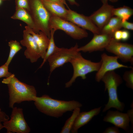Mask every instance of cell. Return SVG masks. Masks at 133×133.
<instances>
[{"instance_id": "9", "label": "cell", "mask_w": 133, "mask_h": 133, "mask_svg": "<svg viewBox=\"0 0 133 133\" xmlns=\"http://www.w3.org/2000/svg\"><path fill=\"white\" fill-rule=\"evenodd\" d=\"M105 49L107 51L115 54L122 61L133 64V45L117 41L113 37Z\"/></svg>"}, {"instance_id": "10", "label": "cell", "mask_w": 133, "mask_h": 133, "mask_svg": "<svg viewBox=\"0 0 133 133\" xmlns=\"http://www.w3.org/2000/svg\"><path fill=\"white\" fill-rule=\"evenodd\" d=\"M64 19L72 22L84 29L91 31L94 34L101 33L100 30L92 22L89 17L78 13L69 7Z\"/></svg>"}, {"instance_id": "34", "label": "cell", "mask_w": 133, "mask_h": 133, "mask_svg": "<svg viewBox=\"0 0 133 133\" xmlns=\"http://www.w3.org/2000/svg\"><path fill=\"white\" fill-rule=\"evenodd\" d=\"M70 4L72 5H75L79 6V4L77 3L75 0H67Z\"/></svg>"}, {"instance_id": "22", "label": "cell", "mask_w": 133, "mask_h": 133, "mask_svg": "<svg viewBox=\"0 0 133 133\" xmlns=\"http://www.w3.org/2000/svg\"><path fill=\"white\" fill-rule=\"evenodd\" d=\"M50 30V36L49 45L43 61L39 68H41L47 61L48 57L57 51L60 48L56 45L54 40V35L55 31L53 29H51Z\"/></svg>"}, {"instance_id": "20", "label": "cell", "mask_w": 133, "mask_h": 133, "mask_svg": "<svg viewBox=\"0 0 133 133\" xmlns=\"http://www.w3.org/2000/svg\"><path fill=\"white\" fill-rule=\"evenodd\" d=\"M121 19L118 17L113 16L100 30L101 33L111 35L122 28Z\"/></svg>"}, {"instance_id": "26", "label": "cell", "mask_w": 133, "mask_h": 133, "mask_svg": "<svg viewBox=\"0 0 133 133\" xmlns=\"http://www.w3.org/2000/svg\"><path fill=\"white\" fill-rule=\"evenodd\" d=\"M15 2L16 9L22 8L29 11L28 0H16Z\"/></svg>"}, {"instance_id": "27", "label": "cell", "mask_w": 133, "mask_h": 133, "mask_svg": "<svg viewBox=\"0 0 133 133\" xmlns=\"http://www.w3.org/2000/svg\"><path fill=\"white\" fill-rule=\"evenodd\" d=\"M9 66L5 63L0 66V78L2 77L7 78L12 73L8 71Z\"/></svg>"}, {"instance_id": "38", "label": "cell", "mask_w": 133, "mask_h": 133, "mask_svg": "<svg viewBox=\"0 0 133 133\" xmlns=\"http://www.w3.org/2000/svg\"><path fill=\"white\" fill-rule=\"evenodd\" d=\"M2 1V0H0V4L1 3V1Z\"/></svg>"}, {"instance_id": "3", "label": "cell", "mask_w": 133, "mask_h": 133, "mask_svg": "<svg viewBox=\"0 0 133 133\" xmlns=\"http://www.w3.org/2000/svg\"><path fill=\"white\" fill-rule=\"evenodd\" d=\"M101 81L104 84V91L107 90L109 97L108 101L105 104L102 112H105L111 108L123 111L125 108V104L119 100L117 93L118 87L123 82L121 77L114 71H112L106 72Z\"/></svg>"}, {"instance_id": "25", "label": "cell", "mask_w": 133, "mask_h": 133, "mask_svg": "<svg viewBox=\"0 0 133 133\" xmlns=\"http://www.w3.org/2000/svg\"><path fill=\"white\" fill-rule=\"evenodd\" d=\"M123 79L126 82V85L128 88L133 89V68L129 71H126L123 77Z\"/></svg>"}, {"instance_id": "24", "label": "cell", "mask_w": 133, "mask_h": 133, "mask_svg": "<svg viewBox=\"0 0 133 133\" xmlns=\"http://www.w3.org/2000/svg\"><path fill=\"white\" fill-rule=\"evenodd\" d=\"M10 48L9 53L8 59L5 63L9 66L10 62L16 54L22 49L20 43L16 40H11L8 43Z\"/></svg>"}, {"instance_id": "29", "label": "cell", "mask_w": 133, "mask_h": 133, "mask_svg": "<svg viewBox=\"0 0 133 133\" xmlns=\"http://www.w3.org/2000/svg\"><path fill=\"white\" fill-rule=\"evenodd\" d=\"M120 132L119 128L114 126L109 127L106 128L105 130L102 133H120Z\"/></svg>"}, {"instance_id": "39", "label": "cell", "mask_w": 133, "mask_h": 133, "mask_svg": "<svg viewBox=\"0 0 133 133\" xmlns=\"http://www.w3.org/2000/svg\"><path fill=\"white\" fill-rule=\"evenodd\" d=\"M2 112L1 109L0 108V113Z\"/></svg>"}, {"instance_id": "31", "label": "cell", "mask_w": 133, "mask_h": 133, "mask_svg": "<svg viewBox=\"0 0 133 133\" xmlns=\"http://www.w3.org/2000/svg\"><path fill=\"white\" fill-rule=\"evenodd\" d=\"M130 37V33L127 30L124 29L122 30L121 40L125 41L129 39Z\"/></svg>"}, {"instance_id": "13", "label": "cell", "mask_w": 133, "mask_h": 133, "mask_svg": "<svg viewBox=\"0 0 133 133\" xmlns=\"http://www.w3.org/2000/svg\"><path fill=\"white\" fill-rule=\"evenodd\" d=\"M23 38L20 40V43L26 48L24 55L31 63L35 62L41 57L37 44L32 36L25 30L23 31Z\"/></svg>"}, {"instance_id": "32", "label": "cell", "mask_w": 133, "mask_h": 133, "mask_svg": "<svg viewBox=\"0 0 133 133\" xmlns=\"http://www.w3.org/2000/svg\"><path fill=\"white\" fill-rule=\"evenodd\" d=\"M122 30H119L116 31L113 34V38L115 40L120 41L121 40Z\"/></svg>"}, {"instance_id": "23", "label": "cell", "mask_w": 133, "mask_h": 133, "mask_svg": "<svg viewBox=\"0 0 133 133\" xmlns=\"http://www.w3.org/2000/svg\"><path fill=\"white\" fill-rule=\"evenodd\" d=\"M80 108H77L73 111L71 116L66 121L60 133H69L74 124L76 117L80 112Z\"/></svg>"}, {"instance_id": "4", "label": "cell", "mask_w": 133, "mask_h": 133, "mask_svg": "<svg viewBox=\"0 0 133 133\" xmlns=\"http://www.w3.org/2000/svg\"><path fill=\"white\" fill-rule=\"evenodd\" d=\"M73 69V75L70 80L65 84V87H70L77 78L80 77L83 80L86 78V75L89 73L97 71L100 68L101 64V60L94 62L84 58L79 52L70 61Z\"/></svg>"}, {"instance_id": "33", "label": "cell", "mask_w": 133, "mask_h": 133, "mask_svg": "<svg viewBox=\"0 0 133 133\" xmlns=\"http://www.w3.org/2000/svg\"><path fill=\"white\" fill-rule=\"evenodd\" d=\"M52 1L62 3L66 5L68 8H69L66 1V0H49Z\"/></svg>"}, {"instance_id": "14", "label": "cell", "mask_w": 133, "mask_h": 133, "mask_svg": "<svg viewBox=\"0 0 133 133\" xmlns=\"http://www.w3.org/2000/svg\"><path fill=\"white\" fill-rule=\"evenodd\" d=\"M103 121L113 124L119 128L123 129L126 133H131L130 122L127 113H122L117 110H108L104 117Z\"/></svg>"}, {"instance_id": "28", "label": "cell", "mask_w": 133, "mask_h": 133, "mask_svg": "<svg viewBox=\"0 0 133 133\" xmlns=\"http://www.w3.org/2000/svg\"><path fill=\"white\" fill-rule=\"evenodd\" d=\"M131 109L128 110L127 113L129 117L130 122L131 124V132L133 131V102L131 104Z\"/></svg>"}, {"instance_id": "36", "label": "cell", "mask_w": 133, "mask_h": 133, "mask_svg": "<svg viewBox=\"0 0 133 133\" xmlns=\"http://www.w3.org/2000/svg\"><path fill=\"white\" fill-rule=\"evenodd\" d=\"M4 127L3 125L2 124L1 122H0V131Z\"/></svg>"}, {"instance_id": "6", "label": "cell", "mask_w": 133, "mask_h": 133, "mask_svg": "<svg viewBox=\"0 0 133 133\" xmlns=\"http://www.w3.org/2000/svg\"><path fill=\"white\" fill-rule=\"evenodd\" d=\"M50 30H61L74 39L80 40L87 37V32L84 29L72 22L59 17L51 16L49 23Z\"/></svg>"}, {"instance_id": "15", "label": "cell", "mask_w": 133, "mask_h": 133, "mask_svg": "<svg viewBox=\"0 0 133 133\" xmlns=\"http://www.w3.org/2000/svg\"><path fill=\"white\" fill-rule=\"evenodd\" d=\"M114 8V6L108 3L103 4L100 7L88 16L100 31L113 16L112 12Z\"/></svg>"}, {"instance_id": "12", "label": "cell", "mask_w": 133, "mask_h": 133, "mask_svg": "<svg viewBox=\"0 0 133 133\" xmlns=\"http://www.w3.org/2000/svg\"><path fill=\"white\" fill-rule=\"evenodd\" d=\"M113 36L103 33L94 34L90 41L85 45L79 47L78 50L84 52L102 50L105 49Z\"/></svg>"}, {"instance_id": "21", "label": "cell", "mask_w": 133, "mask_h": 133, "mask_svg": "<svg viewBox=\"0 0 133 133\" xmlns=\"http://www.w3.org/2000/svg\"><path fill=\"white\" fill-rule=\"evenodd\" d=\"M113 16L120 18L122 22L128 20L133 14V10L130 7L126 6L114 8L113 10Z\"/></svg>"}, {"instance_id": "11", "label": "cell", "mask_w": 133, "mask_h": 133, "mask_svg": "<svg viewBox=\"0 0 133 133\" xmlns=\"http://www.w3.org/2000/svg\"><path fill=\"white\" fill-rule=\"evenodd\" d=\"M101 64L95 76L96 81L99 82L104 74L107 72L121 68L132 67L120 63L118 61V57L117 56L108 55L105 53L101 55Z\"/></svg>"}, {"instance_id": "19", "label": "cell", "mask_w": 133, "mask_h": 133, "mask_svg": "<svg viewBox=\"0 0 133 133\" xmlns=\"http://www.w3.org/2000/svg\"><path fill=\"white\" fill-rule=\"evenodd\" d=\"M11 17L13 19L19 20L24 22L36 33L39 32L36 28L30 13L24 9H16L15 12Z\"/></svg>"}, {"instance_id": "17", "label": "cell", "mask_w": 133, "mask_h": 133, "mask_svg": "<svg viewBox=\"0 0 133 133\" xmlns=\"http://www.w3.org/2000/svg\"><path fill=\"white\" fill-rule=\"evenodd\" d=\"M25 30L31 34L36 42L38 47L41 57L44 58L49 45L50 38L44 33L40 31L36 33L31 28L27 26L25 27Z\"/></svg>"}, {"instance_id": "40", "label": "cell", "mask_w": 133, "mask_h": 133, "mask_svg": "<svg viewBox=\"0 0 133 133\" xmlns=\"http://www.w3.org/2000/svg\"><path fill=\"white\" fill-rule=\"evenodd\" d=\"M5 0H2V1Z\"/></svg>"}, {"instance_id": "37", "label": "cell", "mask_w": 133, "mask_h": 133, "mask_svg": "<svg viewBox=\"0 0 133 133\" xmlns=\"http://www.w3.org/2000/svg\"><path fill=\"white\" fill-rule=\"evenodd\" d=\"M119 0H108L113 2H116Z\"/></svg>"}, {"instance_id": "7", "label": "cell", "mask_w": 133, "mask_h": 133, "mask_svg": "<svg viewBox=\"0 0 133 133\" xmlns=\"http://www.w3.org/2000/svg\"><path fill=\"white\" fill-rule=\"evenodd\" d=\"M10 119L3 122L4 128L7 133H29L30 128L26 121L22 108L14 107Z\"/></svg>"}, {"instance_id": "35", "label": "cell", "mask_w": 133, "mask_h": 133, "mask_svg": "<svg viewBox=\"0 0 133 133\" xmlns=\"http://www.w3.org/2000/svg\"><path fill=\"white\" fill-rule=\"evenodd\" d=\"M102 4H105L108 3V0H100Z\"/></svg>"}, {"instance_id": "8", "label": "cell", "mask_w": 133, "mask_h": 133, "mask_svg": "<svg viewBox=\"0 0 133 133\" xmlns=\"http://www.w3.org/2000/svg\"><path fill=\"white\" fill-rule=\"evenodd\" d=\"M77 43L74 46L68 49L60 48L56 52L50 56L47 61L50 67V75L56 68L70 62L79 51Z\"/></svg>"}, {"instance_id": "2", "label": "cell", "mask_w": 133, "mask_h": 133, "mask_svg": "<svg viewBox=\"0 0 133 133\" xmlns=\"http://www.w3.org/2000/svg\"><path fill=\"white\" fill-rule=\"evenodd\" d=\"M2 83L8 86L9 95V107L12 108L14 104L24 101L34 100L37 96L35 87L19 80L14 74L3 79Z\"/></svg>"}, {"instance_id": "5", "label": "cell", "mask_w": 133, "mask_h": 133, "mask_svg": "<svg viewBox=\"0 0 133 133\" xmlns=\"http://www.w3.org/2000/svg\"><path fill=\"white\" fill-rule=\"evenodd\" d=\"M29 12L38 30L45 33L50 38L49 27L51 15L45 7L40 0H28Z\"/></svg>"}, {"instance_id": "18", "label": "cell", "mask_w": 133, "mask_h": 133, "mask_svg": "<svg viewBox=\"0 0 133 133\" xmlns=\"http://www.w3.org/2000/svg\"><path fill=\"white\" fill-rule=\"evenodd\" d=\"M46 9L52 15L64 19L67 9L63 4L49 0H40Z\"/></svg>"}, {"instance_id": "1", "label": "cell", "mask_w": 133, "mask_h": 133, "mask_svg": "<svg viewBox=\"0 0 133 133\" xmlns=\"http://www.w3.org/2000/svg\"><path fill=\"white\" fill-rule=\"evenodd\" d=\"M34 105L40 112L50 116L58 118L65 113L80 108L82 104L79 102L54 99L47 95L37 97L34 101Z\"/></svg>"}, {"instance_id": "30", "label": "cell", "mask_w": 133, "mask_h": 133, "mask_svg": "<svg viewBox=\"0 0 133 133\" xmlns=\"http://www.w3.org/2000/svg\"><path fill=\"white\" fill-rule=\"evenodd\" d=\"M122 28L126 30H133V23L128 21L127 20L122 22Z\"/></svg>"}, {"instance_id": "16", "label": "cell", "mask_w": 133, "mask_h": 133, "mask_svg": "<svg viewBox=\"0 0 133 133\" xmlns=\"http://www.w3.org/2000/svg\"><path fill=\"white\" fill-rule=\"evenodd\" d=\"M101 107L93 109L88 111L80 112L76 118L70 132L77 133L78 129L87 124L101 111Z\"/></svg>"}]
</instances>
